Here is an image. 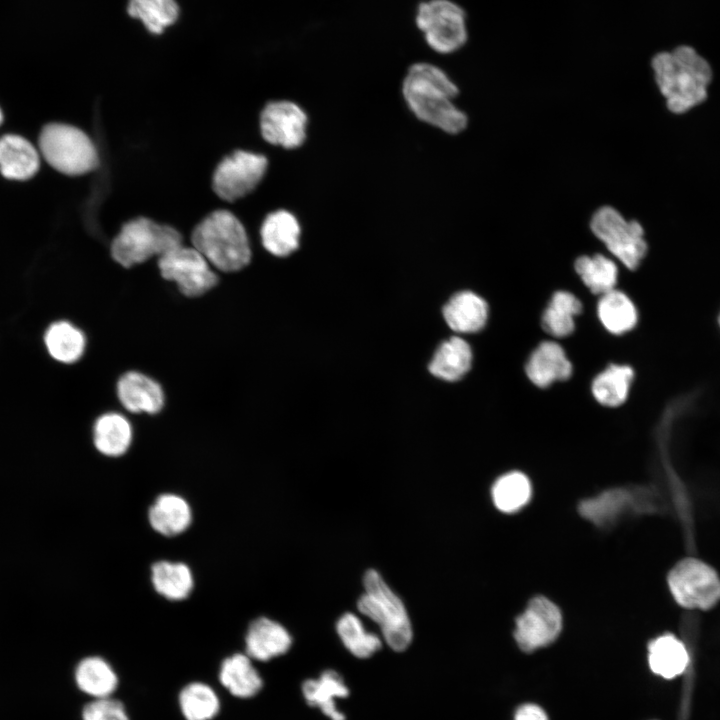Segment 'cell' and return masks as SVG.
Listing matches in <instances>:
<instances>
[{
    "mask_svg": "<svg viewBox=\"0 0 720 720\" xmlns=\"http://www.w3.org/2000/svg\"><path fill=\"white\" fill-rule=\"evenodd\" d=\"M458 87L440 67L418 62L411 65L403 79L402 93L414 115L432 126L456 134L467 126V116L453 99Z\"/></svg>",
    "mask_w": 720,
    "mask_h": 720,
    "instance_id": "6da1fadb",
    "label": "cell"
},
{
    "mask_svg": "<svg viewBox=\"0 0 720 720\" xmlns=\"http://www.w3.org/2000/svg\"><path fill=\"white\" fill-rule=\"evenodd\" d=\"M651 66L671 112H687L706 99L712 70L692 47L679 46L671 52H660L653 57Z\"/></svg>",
    "mask_w": 720,
    "mask_h": 720,
    "instance_id": "7a4b0ae2",
    "label": "cell"
},
{
    "mask_svg": "<svg viewBox=\"0 0 720 720\" xmlns=\"http://www.w3.org/2000/svg\"><path fill=\"white\" fill-rule=\"evenodd\" d=\"M191 241L212 266L224 272L241 270L251 259L246 230L227 210H216L206 216L194 228Z\"/></svg>",
    "mask_w": 720,
    "mask_h": 720,
    "instance_id": "3957f363",
    "label": "cell"
},
{
    "mask_svg": "<svg viewBox=\"0 0 720 720\" xmlns=\"http://www.w3.org/2000/svg\"><path fill=\"white\" fill-rule=\"evenodd\" d=\"M363 586L358 611L379 626L383 640L392 650L405 651L413 640V628L404 602L375 569L365 572Z\"/></svg>",
    "mask_w": 720,
    "mask_h": 720,
    "instance_id": "277c9868",
    "label": "cell"
},
{
    "mask_svg": "<svg viewBox=\"0 0 720 720\" xmlns=\"http://www.w3.org/2000/svg\"><path fill=\"white\" fill-rule=\"evenodd\" d=\"M180 245L182 236L175 228L139 217L122 226L112 241L111 255L120 265L129 268Z\"/></svg>",
    "mask_w": 720,
    "mask_h": 720,
    "instance_id": "5b68a950",
    "label": "cell"
},
{
    "mask_svg": "<svg viewBox=\"0 0 720 720\" xmlns=\"http://www.w3.org/2000/svg\"><path fill=\"white\" fill-rule=\"evenodd\" d=\"M39 144L45 160L63 174L82 175L98 167L99 158L93 142L76 127L48 124L41 132Z\"/></svg>",
    "mask_w": 720,
    "mask_h": 720,
    "instance_id": "8992f818",
    "label": "cell"
},
{
    "mask_svg": "<svg viewBox=\"0 0 720 720\" xmlns=\"http://www.w3.org/2000/svg\"><path fill=\"white\" fill-rule=\"evenodd\" d=\"M415 24L426 44L439 54H452L468 40L464 9L452 0H424L416 8Z\"/></svg>",
    "mask_w": 720,
    "mask_h": 720,
    "instance_id": "52a82bcc",
    "label": "cell"
},
{
    "mask_svg": "<svg viewBox=\"0 0 720 720\" xmlns=\"http://www.w3.org/2000/svg\"><path fill=\"white\" fill-rule=\"evenodd\" d=\"M591 230L628 269L635 270L647 252L644 230L635 220H626L610 206L599 208L591 219Z\"/></svg>",
    "mask_w": 720,
    "mask_h": 720,
    "instance_id": "ba28073f",
    "label": "cell"
},
{
    "mask_svg": "<svg viewBox=\"0 0 720 720\" xmlns=\"http://www.w3.org/2000/svg\"><path fill=\"white\" fill-rule=\"evenodd\" d=\"M667 582L675 601L688 609L707 610L720 601V577L707 563L685 558L674 565Z\"/></svg>",
    "mask_w": 720,
    "mask_h": 720,
    "instance_id": "9c48e42d",
    "label": "cell"
},
{
    "mask_svg": "<svg viewBox=\"0 0 720 720\" xmlns=\"http://www.w3.org/2000/svg\"><path fill=\"white\" fill-rule=\"evenodd\" d=\"M267 166L268 160L262 154L234 151L216 167L212 179L213 190L221 199L234 202L256 188Z\"/></svg>",
    "mask_w": 720,
    "mask_h": 720,
    "instance_id": "30bf717a",
    "label": "cell"
},
{
    "mask_svg": "<svg viewBox=\"0 0 720 720\" xmlns=\"http://www.w3.org/2000/svg\"><path fill=\"white\" fill-rule=\"evenodd\" d=\"M162 277L177 284L188 297L200 296L212 289L217 275L206 258L194 247L180 245L158 258Z\"/></svg>",
    "mask_w": 720,
    "mask_h": 720,
    "instance_id": "8fae6325",
    "label": "cell"
},
{
    "mask_svg": "<svg viewBox=\"0 0 720 720\" xmlns=\"http://www.w3.org/2000/svg\"><path fill=\"white\" fill-rule=\"evenodd\" d=\"M562 616L549 599L533 598L516 619L514 637L519 647L530 652L553 642L560 633Z\"/></svg>",
    "mask_w": 720,
    "mask_h": 720,
    "instance_id": "7c38bea8",
    "label": "cell"
},
{
    "mask_svg": "<svg viewBox=\"0 0 720 720\" xmlns=\"http://www.w3.org/2000/svg\"><path fill=\"white\" fill-rule=\"evenodd\" d=\"M306 126V113L291 101L270 102L260 115L262 137L268 143L286 149H294L304 143Z\"/></svg>",
    "mask_w": 720,
    "mask_h": 720,
    "instance_id": "4fadbf2b",
    "label": "cell"
},
{
    "mask_svg": "<svg viewBox=\"0 0 720 720\" xmlns=\"http://www.w3.org/2000/svg\"><path fill=\"white\" fill-rule=\"evenodd\" d=\"M292 643L290 632L268 617L253 620L245 637L247 655L258 661H268L287 653Z\"/></svg>",
    "mask_w": 720,
    "mask_h": 720,
    "instance_id": "5bb4252c",
    "label": "cell"
},
{
    "mask_svg": "<svg viewBox=\"0 0 720 720\" xmlns=\"http://www.w3.org/2000/svg\"><path fill=\"white\" fill-rule=\"evenodd\" d=\"M117 395L122 406L132 413H158L164 404V393L155 380L131 371L121 376Z\"/></svg>",
    "mask_w": 720,
    "mask_h": 720,
    "instance_id": "9a60e30c",
    "label": "cell"
},
{
    "mask_svg": "<svg viewBox=\"0 0 720 720\" xmlns=\"http://www.w3.org/2000/svg\"><path fill=\"white\" fill-rule=\"evenodd\" d=\"M301 689L307 704L318 708L330 720L346 719L337 707V699L348 697L349 688L337 671L325 670L318 678L305 680Z\"/></svg>",
    "mask_w": 720,
    "mask_h": 720,
    "instance_id": "2e32d148",
    "label": "cell"
},
{
    "mask_svg": "<svg viewBox=\"0 0 720 720\" xmlns=\"http://www.w3.org/2000/svg\"><path fill=\"white\" fill-rule=\"evenodd\" d=\"M526 373L535 385L546 387L554 381L569 378L572 365L559 344L545 341L531 354Z\"/></svg>",
    "mask_w": 720,
    "mask_h": 720,
    "instance_id": "e0dca14e",
    "label": "cell"
},
{
    "mask_svg": "<svg viewBox=\"0 0 720 720\" xmlns=\"http://www.w3.org/2000/svg\"><path fill=\"white\" fill-rule=\"evenodd\" d=\"M300 234L297 218L287 210L268 214L260 230L264 248L278 257L288 256L298 248Z\"/></svg>",
    "mask_w": 720,
    "mask_h": 720,
    "instance_id": "ac0fdd59",
    "label": "cell"
},
{
    "mask_svg": "<svg viewBox=\"0 0 720 720\" xmlns=\"http://www.w3.org/2000/svg\"><path fill=\"white\" fill-rule=\"evenodd\" d=\"M151 527L161 535L176 536L192 522V510L182 496L172 493L159 495L148 511Z\"/></svg>",
    "mask_w": 720,
    "mask_h": 720,
    "instance_id": "d6986e66",
    "label": "cell"
},
{
    "mask_svg": "<svg viewBox=\"0 0 720 720\" xmlns=\"http://www.w3.org/2000/svg\"><path fill=\"white\" fill-rule=\"evenodd\" d=\"M39 168V155L33 145L18 135L0 139V171L8 179L26 180Z\"/></svg>",
    "mask_w": 720,
    "mask_h": 720,
    "instance_id": "ffe728a7",
    "label": "cell"
},
{
    "mask_svg": "<svg viewBox=\"0 0 720 720\" xmlns=\"http://www.w3.org/2000/svg\"><path fill=\"white\" fill-rule=\"evenodd\" d=\"M449 327L459 333H472L482 329L487 321V303L471 291L455 294L443 309Z\"/></svg>",
    "mask_w": 720,
    "mask_h": 720,
    "instance_id": "44dd1931",
    "label": "cell"
},
{
    "mask_svg": "<svg viewBox=\"0 0 720 720\" xmlns=\"http://www.w3.org/2000/svg\"><path fill=\"white\" fill-rule=\"evenodd\" d=\"M132 441V427L126 417L110 412L101 415L93 428V442L96 449L105 456L123 455Z\"/></svg>",
    "mask_w": 720,
    "mask_h": 720,
    "instance_id": "7402d4cb",
    "label": "cell"
},
{
    "mask_svg": "<svg viewBox=\"0 0 720 720\" xmlns=\"http://www.w3.org/2000/svg\"><path fill=\"white\" fill-rule=\"evenodd\" d=\"M220 682L231 694L240 698L255 696L263 686V681L250 657L234 654L221 664Z\"/></svg>",
    "mask_w": 720,
    "mask_h": 720,
    "instance_id": "603a6c76",
    "label": "cell"
},
{
    "mask_svg": "<svg viewBox=\"0 0 720 720\" xmlns=\"http://www.w3.org/2000/svg\"><path fill=\"white\" fill-rule=\"evenodd\" d=\"M151 580L155 591L168 600L187 598L193 590L191 569L183 562L158 561L151 568Z\"/></svg>",
    "mask_w": 720,
    "mask_h": 720,
    "instance_id": "cb8c5ba5",
    "label": "cell"
},
{
    "mask_svg": "<svg viewBox=\"0 0 720 720\" xmlns=\"http://www.w3.org/2000/svg\"><path fill=\"white\" fill-rule=\"evenodd\" d=\"M472 351L460 337H452L437 349L429 365L430 372L443 380L456 381L471 367Z\"/></svg>",
    "mask_w": 720,
    "mask_h": 720,
    "instance_id": "d4e9b609",
    "label": "cell"
},
{
    "mask_svg": "<svg viewBox=\"0 0 720 720\" xmlns=\"http://www.w3.org/2000/svg\"><path fill=\"white\" fill-rule=\"evenodd\" d=\"M336 632L344 647L359 659L370 658L383 645L382 636L367 630L360 617L352 612L338 618Z\"/></svg>",
    "mask_w": 720,
    "mask_h": 720,
    "instance_id": "484cf974",
    "label": "cell"
},
{
    "mask_svg": "<svg viewBox=\"0 0 720 720\" xmlns=\"http://www.w3.org/2000/svg\"><path fill=\"white\" fill-rule=\"evenodd\" d=\"M648 651L651 670L666 679L681 674L689 661L685 646L671 634L654 639L649 644Z\"/></svg>",
    "mask_w": 720,
    "mask_h": 720,
    "instance_id": "4316f807",
    "label": "cell"
},
{
    "mask_svg": "<svg viewBox=\"0 0 720 720\" xmlns=\"http://www.w3.org/2000/svg\"><path fill=\"white\" fill-rule=\"evenodd\" d=\"M75 681L81 691L96 698L109 697L118 683L111 666L97 656L87 657L79 662L75 669Z\"/></svg>",
    "mask_w": 720,
    "mask_h": 720,
    "instance_id": "83f0119b",
    "label": "cell"
},
{
    "mask_svg": "<svg viewBox=\"0 0 720 720\" xmlns=\"http://www.w3.org/2000/svg\"><path fill=\"white\" fill-rule=\"evenodd\" d=\"M597 312L604 327L613 334L625 333L637 322V310L633 302L616 289L601 295Z\"/></svg>",
    "mask_w": 720,
    "mask_h": 720,
    "instance_id": "f1b7e54d",
    "label": "cell"
},
{
    "mask_svg": "<svg viewBox=\"0 0 720 720\" xmlns=\"http://www.w3.org/2000/svg\"><path fill=\"white\" fill-rule=\"evenodd\" d=\"M50 355L57 361L73 363L82 356L86 340L77 327L66 321L52 324L44 337Z\"/></svg>",
    "mask_w": 720,
    "mask_h": 720,
    "instance_id": "f546056e",
    "label": "cell"
},
{
    "mask_svg": "<svg viewBox=\"0 0 720 720\" xmlns=\"http://www.w3.org/2000/svg\"><path fill=\"white\" fill-rule=\"evenodd\" d=\"M581 310L582 304L575 295L567 291H558L543 313V329L555 337L568 336L575 327L574 317Z\"/></svg>",
    "mask_w": 720,
    "mask_h": 720,
    "instance_id": "4dcf8cb0",
    "label": "cell"
},
{
    "mask_svg": "<svg viewBox=\"0 0 720 720\" xmlns=\"http://www.w3.org/2000/svg\"><path fill=\"white\" fill-rule=\"evenodd\" d=\"M634 373L625 365H610L594 379L592 393L602 405L615 407L622 404L628 395Z\"/></svg>",
    "mask_w": 720,
    "mask_h": 720,
    "instance_id": "1f68e13d",
    "label": "cell"
},
{
    "mask_svg": "<svg viewBox=\"0 0 720 720\" xmlns=\"http://www.w3.org/2000/svg\"><path fill=\"white\" fill-rule=\"evenodd\" d=\"M575 269L591 292L602 295L615 289L618 270L611 259L600 254L581 256Z\"/></svg>",
    "mask_w": 720,
    "mask_h": 720,
    "instance_id": "d6a6232c",
    "label": "cell"
},
{
    "mask_svg": "<svg viewBox=\"0 0 720 720\" xmlns=\"http://www.w3.org/2000/svg\"><path fill=\"white\" fill-rule=\"evenodd\" d=\"M531 497L529 479L521 472H510L496 480L492 487V499L502 512H515L527 504Z\"/></svg>",
    "mask_w": 720,
    "mask_h": 720,
    "instance_id": "836d02e7",
    "label": "cell"
},
{
    "mask_svg": "<svg viewBox=\"0 0 720 720\" xmlns=\"http://www.w3.org/2000/svg\"><path fill=\"white\" fill-rule=\"evenodd\" d=\"M178 12L175 0H130L128 4L129 15L140 19L154 34H160L167 26L172 25Z\"/></svg>",
    "mask_w": 720,
    "mask_h": 720,
    "instance_id": "e575fe53",
    "label": "cell"
},
{
    "mask_svg": "<svg viewBox=\"0 0 720 720\" xmlns=\"http://www.w3.org/2000/svg\"><path fill=\"white\" fill-rule=\"evenodd\" d=\"M179 704L186 720H210L219 710V700L213 689L198 682L182 689Z\"/></svg>",
    "mask_w": 720,
    "mask_h": 720,
    "instance_id": "d590c367",
    "label": "cell"
},
{
    "mask_svg": "<svg viewBox=\"0 0 720 720\" xmlns=\"http://www.w3.org/2000/svg\"><path fill=\"white\" fill-rule=\"evenodd\" d=\"M83 720H129L124 705L110 697L97 698L82 710Z\"/></svg>",
    "mask_w": 720,
    "mask_h": 720,
    "instance_id": "8d00e7d4",
    "label": "cell"
},
{
    "mask_svg": "<svg viewBox=\"0 0 720 720\" xmlns=\"http://www.w3.org/2000/svg\"><path fill=\"white\" fill-rule=\"evenodd\" d=\"M515 720H548L545 712L534 704L521 706L516 714Z\"/></svg>",
    "mask_w": 720,
    "mask_h": 720,
    "instance_id": "74e56055",
    "label": "cell"
},
{
    "mask_svg": "<svg viewBox=\"0 0 720 720\" xmlns=\"http://www.w3.org/2000/svg\"><path fill=\"white\" fill-rule=\"evenodd\" d=\"M1 122H2V113H1V110H0V124H1Z\"/></svg>",
    "mask_w": 720,
    "mask_h": 720,
    "instance_id": "f35d334b",
    "label": "cell"
},
{
    "mask_svg": "<svg viewBox=\"0 0 720 720\" xmlns=\"http://www.w3.org/2000/svg\"><path fill=\"white\" fill-rule=\"evenodd\" d=\"M719 324H720V316H719Z\"/></svg>",
    "mask_w": 720,
    "mask_h": 720,
    "instance_id": "ab89813d",
    "label": "cell"
}]
</instances>
